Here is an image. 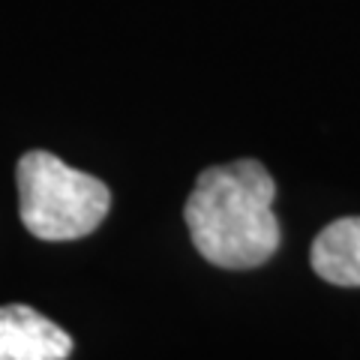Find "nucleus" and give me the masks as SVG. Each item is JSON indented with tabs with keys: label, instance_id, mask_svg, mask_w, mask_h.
I'll return each mask as SVG.
<instances>
[{
	"label": "nucleus",
	"instance_id": "1",
	"mask_svg": "<svg viewBox=\"0 0 360 360\" xmlns=\"http://www.w3.org/2000/svg\"><path fill=\"white\" fill-rule=\"evenodd\" d=\"M274 198V177L255 160L201 172L184 207L195 250L225 270L262 267L279 250Z\"/></svg>",
	"mask_w": 360,
	"mask_h": 360
},
{
	"label": "nucleus",
	"instance_id": "2",
	"mask_svg": "<svg viewBox=\"0 0 360 360\" xmlns=\"http://www.w3.org/2000/svg\"><path fill=\"white\" fill-rule=\"evenodd\" d=\"M18 213L39 240H78L108 217L111 193L99 177L66 165L49 150H30L18 160Z\"/></svg>",
	"mask_w": 360,
	"mask_h": 360
},
{
	"label": "nucleus",
	"instance_id": "3",
	"mask_svg": "<svg viewBox=\"0 0 360 360\" xmlns=\"http://www.w3.org/2000/svg\"><path fill=\"white\" fill-rule=\"evenodd\" d=\"M72 336L42 312L9 303L0 307V360H66Z\"/></svg>",
	"mask_w": 360,
	"mask_h": 360
},
{
	"label": "nucleus",
	"instance_id": "4",
	"mask_svg": "<svg viewBox=\"0 0 360 360\" xmlns=\"http://www.w3.org/2000/svg\"><path fill=\"white\" fill-rule=\"evenodd\" d=\"M312 267L333 285H360V217L336 219L315 238Z\"/></svg>",
	"mask_w": 360,
	"mask_h": 360
}]
</instances>
